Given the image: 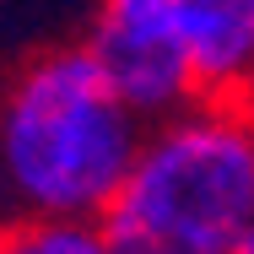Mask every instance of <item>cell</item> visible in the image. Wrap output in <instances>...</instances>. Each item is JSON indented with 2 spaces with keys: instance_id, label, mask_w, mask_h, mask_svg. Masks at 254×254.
I'll list each match as a JSON object with an SVG mask.
<instances>
[{
  "instance_id": "obj_1",
  "label": "cell",
  "mask_w": 254,
  "mask_h": 254,
  "mask_svg": "<svg viewBox=\"0 0 254 254\" xmlns=\"http://www.w3.org/2000/svg\"><path fill=\"white\" fill-rule=\"evenodd\" d=\"M146 130L87 44L44 49L0 98V184L27 222H103L135 173Z\"/></svg>"
},
{
  "instance_id": "obj_2",
  "label": "cell",
  "mask_w": 254,
  "mask_h": 254,
  "mask_svg": "<svg viewBox=\"0 0 254 254\" xmlns=\"http://www.w3.org/2000/svg\"><path fill=\"white\" fill-rule=\"evenodd\" d=\"M103 233L114 254H238L254 233V98H200L152 125Z\"/></svg>"
},
{
  "instance_id": "obj_3",
  "label": "cell",
  "mask_w": 254,
  "mask_h": 254,
  "mask_svg": "<svg viewBox=\"0 0 254 254\" xmlns=\"http://www.w3.org/2000/svg\"><path fill=\"white\" fill-rule=\"evenodd\" d=\"M98 22L179 44L205 98H254V0H103Z\"/></svg>"
},
{
  "instance_id": "obj_4",
  "label": "cell",
  "mask_w": 254,
  "mask_h": 254,
  "mask_svg": "<svg viewBox=\"0 0 254 254\" xmlns=\"http://www.w3.org/2000/svg\"><path fill=\"white\" fill-rule=\"evenodd\" d=\"M0 254H114L103 222H5Z\"/></svg>"
},
{
  "instance_id": "obj_5",
  "label": "cell",
  "mask_w": 254,
  "mask_h": 254,
  "mask_svg": "<svg viewBox=\"0 0 254 254\" xmlns=\"http://www.w3.org/2000/svg\"><path fill=\"white\" fill-rule=\"evenodd\" d=\"M238 254H254V233H249V238H244V249H238Z\"/></svg>"
}]
</instances>
